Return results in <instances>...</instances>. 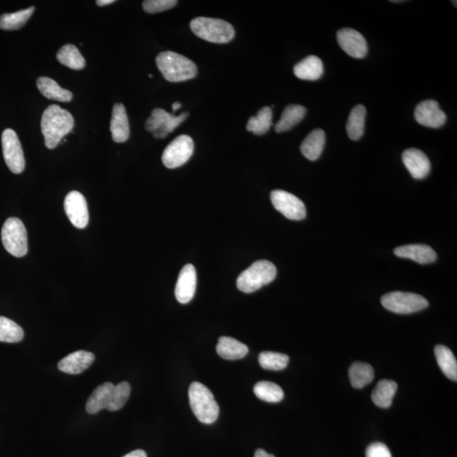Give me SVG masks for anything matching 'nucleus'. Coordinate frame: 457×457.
Instances as JSON below:
<instances>
[{"instance_id": "20e7f679", "label": "nucleus", "mask_w": 457, "mask_h": 457, "mask_svg": "<svg viewBox=\"0 0 457 457\" xmlns=\"http://www.w3.org/2000/svg\"><path fill=\"white\" fill-rule=\"evenodd\" d=\"M190 28L195 35L215 43L231 42L235 35L234 28L220 19L197 17L191 21Z\"/></svg>"}, {"instance_id": "4be33fe9", "label": "nucleus", "mask_w": 457, "mask_h": 457, "mask_svg": "<svg viewBox=\"0 0 457 457\" xmlns=\"http://www.w3.org/2000/svg\"><path fill=\"white\" fill-rule=\"evenodd\" d=\"M216 350L217 353L226 360H238L249 353V347L245 344L227 336L220 337Z\"/></svg>"}, {"instance_id": "a211bd4d", "label": "nucleus", "mask_w": 457, "mask_h": 457, "mask_svg": "<svg viewBox=\"0 0 457 457\" xmlns=\"http://www.w3.org/2000/svg\"><path fill=\"white\" fill-rule=\"evenodd\" d=\"M95 355L89 351H77L64 358L59 362L58 368L69 374H79L88 369L95 362Z\"/></svg>"}, {"instance_id": "58836bf2", "label": "nucleus", "mask_w": 457, "mask_h": 457, "mask_svg": "<svg viewBox=\"0 0 457 457\" xmlns=\"http://www.w3.org/2000/svg\"><path fill=\"white\" fill-rule=\"evenodd\" d=\"M123 457H148V456L147 454H146V452L144 451H142V449H137V451L130 452L129 454H127Z\"/></svg>"}, {"instance_id": "5701e85b", "label": "nucleus", "mask_w": 457, "mask_h": 457, "mask_svg": "<svg viewBox=\"0 0 457 457\" xmlns=\"http://www.w3.org/2000/svg\"><path fill=\"white\" fill-rule=\"evenodd\" d=\"M325 144V133L316 129L311 132L301 145V152L307 159L315 161L320 158Z\"/></svg>"}, {"instance_id": "f03ea898", "label": "nucleus", "mask_w": 457, "mask_h": 457, "mask_svg": "<svg viewBox=\"0 0 457 457\" xmlns=\"http://www.w3.org/2000/svg\"><path fill=\"white\" fill-rule=\"evenodd\" d=\"M156 65L168 81L181 82L193 79L197 68L188 58L172 51L162 52L156 58Z\"/></svg>"}, {"instance_id": "1a4fd4ad", "label": "nucleus", "mask_w": 457, "mask_h": 457, "mask_svg": "<svg viewBox=\"0 0 457 457\" xmlns=\"http://www.w3.org/2000/svg\"><path fill=\"white\" fill-rule=\"evenodd\" d=\"M194 142L192 137L182 135L168 144L162 155L164 166L175 168L182 166L193 156Z\"/></svg>"}, {"instance_id": "a878e982", "label": "nucleus", "mask_w": 457, "mask_h": 457, "mask_svg": "<svg viewBox=\"0 0 457 457\" xmlns=\"http://www.w3.org/2000/svg\"><path fill=\"white\" fill-rule=\"evenodd\" d=\"M398 388L396 382L389 380H382L374 388L371 396L373 402L380 408H389L391 406L393 398Z\"/></svg>"}, {"instance_id": "7ed1b4c3", "label": "nucleus", "mask_w": 457, "mask_h": 457, "mask_svg": "<svg viewBox=\"0 0 457 457\" xmlns=\"http://www.w3.org/2000/svg\"><path fill=\"white\" fill-rule=\"evenodd\" d=\"M191 408L198 420L212 425L219 418L220 407L211 389L200 382H193L189 387Z\"/></svg>"}, {"instance_id": "a19ab883", "label": "nucleus", "mask_w": 457, "mask_h": 457, "mask_svg": "<svg viewBox=\"0 0 457 457\" xmlns=\"http://www.w3.org/2000/svg\"><path fill=\"white\" fill-rule=\"evenodd\" d=\"M115 3V0H97L96 2L97 5L99 6H106L111 5V3Z\"/></svg>"}, {"instance_id": "9b49d317", "label": "nucleus", "mask_w": 457, "mask_h": 457, "mask_svg": "<svg viewBox=\"0 0 457 457\" xmlns=\"http://www.w3.org/2000/svg\"><path fill=\"white\" fill-rule=\"evenodd\" d=\"M271 198L273 207L287 219L291 220L305 219L307 215L305 204L295 195L286 191L275 190L271 193Z\"/></svg>"}, {"instance_id": "c85d7f7f", "label": "nucleus", "mask_w": 457, "mask_h": 457, "mask_svg": "<svg viewBox=\"0 0 457 457\" xmlns=\"http://www.w3.org/2000/svg\"><path fill=\"white\" fill-rule=\"evenodd\" d=\"M349 378L352 387L362 389L373 380L374 370L369 363L354 362L349 369Z\"/></svg>"}, {"instance_id": "f8f14e48", "label": "nucleus", "mask_w": 457, "mask_h": 457, "mask_svg": "<svg viewBox=\"0 0 457 457\" xmlns=\"http://www.w3.org/2000/svg\"><path fill=\"white\" fill-rule=\"evenodd\" d=\"M65 211L67 217L75 227L84 228L89 221L87 201L84 195L73 191L67 195L65 202Z\"/></svg>"}, {"instance_id": "f3484780", "label": "nucleus", "mask_w": 457, "mask_h": 457, "mask_svg": "<svg viewBox=\"0 0 457 457\" xmlns=\"http://www.w3.org/2000/svg\"><path fill=\"white\" fill-rule=\"evenodd\" d=\"M394 253L397 257L407 258L421 264H432L437 260L436 251L425 244L398 246L394 250Z\"/></svg>"}, {"instance_id": "aec40b11", "label": "nucleus", "mask_w": 457, "mask_h": 457, "mask_svg": "<svg viewBox=\"0 0 457 457\" xmlns=\"http://www.w3.org/2000/svg\"><path fill=\"white\" fill-rule=\"evenodd\" d=\"M114 387L113 384L107 382V383L99 385L93 391L86 405V410L89 414H96L103 409L108 410Z\"/></svg>"}, {"instance_id": "4c0bfd02", "label": "nucleus", "mask_w": 457, "mask_h": 457, "mask_svg": "<svg viewBox=\"0 0 457 457\" xmlns=\"http://www.w3.org/2000/svg\"><path fill=\"white\" fill-rule=\"evenodd\" d=\"M366 457H392L387 445L380 442L369 445L366 449Z\"/></svg>"}, {"instance_id": "dca6fc26", "label": "nucleus", "mask_w": 457, "mask_h": 457, "mask_svg": "<svg viewBox=\"0 0 457 457\" xmlns=\"http://www.w3.org/2000/svg\"><path fill=\"white\" fill-rule=\"evenodd\" d=\"M405 166L414 179H422L428 176L430 172V162L428 157L421 150L409 148L402 153Z\"/></svg>"}, {"instance_id": "39448f33", "label": "nucleus", "mask_w": 457, "mask_h": 457, "mask_svg": "<svg viewBox=\"0 0 457 457\" xmlns=\"http://www.w3.org/2000/svg\"><path fill=\"white\" fill-rule=\"evenodd\" d=\"M277 271L271 262L260 260L255 262L239 275L237 286L245 293H253L260 288L271 283L275 279Z\"/></svg>"}, {"instance_id": "423d86ee", "label": "nucleus", "mask_w": 457, "mask_h": 457, "mask_svg": "<svg viewBox=\"0 0 457 457\" xmlns=\"http://www.w3.org/2000/svg\"><path fill=\"white\" fill-rule=\"evenodd\" d=\"M1 238L3 246L11 255L24 257L28 253V232L18 218H10L3 224Z\"/></svg>"}, {"instance_id": "6ab92c4d", "label": "nucleus", "mask_w": 457, "mask_h": 457, "mask_svg": "<svg viewBox=\"0 0 457 457\" xmlns=\"http://www.w3.org/2000/svg\"><path fill=\"white\" fill-rule=\"evenodd\" d=\"M112 138L115 142L121 144L128 140L130 126L126 108L121 104H116L112 112L110 122Z\"/></svg>"}, {"instance_id": "ddd939ff", "label": "nucleus", "mask_w": 457, "mask_h": 457, "mask_svg": "<svg viewBox=\"0 0 457 457\" xmlns=\"http://www.w3.org/2000/svg\"><path fill=\"white\" fill-rule=\"evenodd\" d=\"M337 42L348 55L362 59L368 54V44L360 32L351 28H343L337 32Z\"/></svg>"}, {"instance_id": "f704fd0d", "label": "nucleus", "mask_w": 457, "mask_h": 457, "mask_svg": "<svg viewBox=\"0 0 457 457\" xmlns=\"http://www.w3.org/2000/svg\"><path fill=\"white\" fill-rule=\"evenodd\" d=\"M289 360L287 355L279 352L263 351L258 357L260 366L266 370H283L286 368Z\"/></svg>"}, {"instance_id": "f257e3e1", "label": "nucleus", "mask_w": 457, "mask_h": 457, "mask_svg": "<svg viewBox=\"0 0 457 457\" xmlns=\"http://www.w3.org/2000/svg\"><path fill=\"white\" fill-rule=\"evenodd\" d=\"M73 127L74 119L70 112L55 104L48 106L44 110L41 121V129L46 147L50 149L57 147L63 137L69 134Z\"/></svg>"}, {"instance_id": "72a5a7b5", "label": "nucleus", "mask_w": 457, "mask_h": 457, "mask_svg": "<svg viewBox=\"0 0 457 457\" xmlns=\"http://www.w3.org/2000/svg\"><path fill=\"white\" fill-rule=\"evenodd\" d=\"M23 329L14 321L0 317V342L17 343L23 340Z\"/></svg>"}, {"instance_id": "e433bc0d", "label": "nucleus", "mask_w": 457, "mask_h": 457, "mask_svg": "<svg viewBox=\"0 0 457 457\" xmlns=\"http://www.w3.org/2000/svg\"><path fill=\"white\" fill-rule=\"evenodd\" d=\"M176 0H147L142 3L145 12L155 14L173 8L177 5Z\"/></svg>"}, {"instance_id": "393cba45", "label": "nucleus", "mask_w": 457, "mask_h": 457, "mask_svg": "<svg viewBox=\"0 0 457 457\" xmlns=\"http://www.w3.org/2000/svg\"><path fill=\"white\" fill-rule=\"evenodd\" d=\"M307 110L299 104H290L284 108L282 117L275 126V132L282 133L293 128L305 117Z\"/></svg>"}, {"instance_id": "bb28decb", "label": "nucleus", "mask_w": 457, "mask_h": 457, "mask_svg": "<svg viewBox=\"0 0 457 457\" xmlns=\"http://www.w3.org/2000/svg\"><path fill=\"white\" fill-rule=\"evenodd\" d=\"M438 364L442 372L449 380L457 381V362L453 352L443 344H437L434 348Z\"/></svg>"}, {"instance_id": "79ce46f5", "label": "nucleus", "mask_w": 457, "mask_h": 457, "mask_svg": "<svg viewBox=\"0 0 457 457\" xmlns=\"http://www.w3.org/2000/svg\"><path fill=\"white\" fill-rule=\"evenodd\" d=\"M182 108V104L178 102L173 104V106H172V110H173V112L178 110L179 108Z\"/></svg>"}, {"instance_id": "0eeeda50", "label": "nucleus", "mask_w": 457, "mask_h": 457, "mask_svg": "<svg viewBox=\"0 0 457 457\" xmlns=\"http://www.w3.org/2000/svg\"><path fill=\"white\" fill-rule=\"evenodd\" d=\"M381 303L385 309L399 314L420 312L429 307V302L422 295L402 291L391 292L383 295Z\"/></svg>"}, {"instance_id": "9d476101", "label": "nucleus", "mask_w": 457, "mask_h": 457, "mask_svg": "<svg viewBox=\"0 0 457 457\" xmlns=\"http://www.w3.org/2000/svg\"><path fill=\"white\" fill-rule=\"evenodd\" d=\"M3 155L7 166L14 174H21L25 170V158L20 140L12 129L2 133Z\"/></svg>"}, {"instance_id": "412c9836", "label": "nucleus", "mask_w": 457, "mask_h": 457, "mask_svg": "<svg viewBox=\"0 0 457 457\" xmlns=\"http://www.w3.org/2000/svg\"><path fill=\"white\" fill-rule=\"evenodd\" d=\"M324 65L317 56L310 55L294 66L295 76L301 80L316 81L323 76Z\"/></svg>"}, {"instance_id": "c9c22d12", "label": "nucleus", "mask_w": 457, "mask_h": 457, "mask_svg": "<svg viewBox=\"0 0 457 457\" xmlns=\"http://www.w3.org/2000/svg\"><path fill=\"white\" fill-rule=\"evenodd\" d=\"M130 385L128 382H121L117 385H115L113 391H112L111 402L108 410L115 411L124 407L129 399L130 394Z\"/></svg>"}, {"instance_id": "ea45409f", "label": "nucleus", "mask_w": 457, "mask_h": 457, "mask_svg": "<svg viewBox=\"0 0 457 457\" xmlns=\"http://www.w3.org/2000/svg\"><path fill=\"white\" fill-rule=\"evenodd\" d=\"M254 457H275L272 454H269L267 451H265L263 449H257L254 454Z\"/></svg>"}, {"instance_id": "c756f323", "label": "nucleus", "mask_w": 457, "mask_h": 457, "mask_svg": "<svg viewBox=\"0 0 457 457\" xmlns=\"http://www.w3.org/2000/svg\"><path fill=\"white\" fill-rule=\"evenodd\" d=\"M57 59L63 66L76 70L84 68L86 65L85 59L73 44H66L59 50Z\"/></svg>"}, {"instance_id": "2eb2a0df", "label": "nucleus", "mask_w": 457, "mask_h": 457, "mask_svg": "<svg viewBox=\"0 0 457 457\" xmlns=\"http://www.w3.org/2000/svg\"><path fill=\"white\" fill-rule=\"evenodd\" d=\"M197 273L193 264H186L179 273L175 294L179 302L186 304L192 301L196 292Z\"/></svg>"}, {"instance_id": "7c9ffc66", "label": "nucleus", "mask_w": 457, "mask_h": 457, "mask_svg": "<svg viewBox=\"0 0 457 457\" xmlns=\"http://www.w3.org/2000/svg\"><path fill=\"white\" fill-rule=\"evenodd\" d=\"M35 10V7L32 6L28 9L19 10L17 12L2 14L0 17V29L11 31L24 27Z\"/></svg>"}, {"instance_id": "4468645a", "label": "nucleus", "mask_w": 457, "mask_h": 457, "mask_svg": "<svg viewBox=\"0 0 457 457\" xmlns=\"http://www.w3.org/2000/svg\"><path fill=\"white\" fill-rule=\"evenodd\" d=\"M414 116L418 123L430 128H440L447 121V115L434 100H425L418 104Z\"/></svg>"}, {"instance_id": "2f4dec72", "label": "nucleus", "mask_w": 457, "mask_h": 457, "mask_svg": "<svg viewBox=\"0 0 457 457\" xmlns=\"http://www.w3.org/2000/svg\"><path fill=\"white\" fill-rule=\"evenodd\" d=\"M273 112L271 107L261 108L256 116L247 122L246 130L255 135L267 133L272 126Z\"/></svg>"}, {"instance_id": "b1692460", "label": "nucleus", "mask_w": 457, "mask_h": 457, "mask_svg": "<svg viewBox=\"0 0 457 457\" xmlns=\"http://www.w3.org/2000/svg\"><path fill=\"white\" fill-rule=\"evenodd\" d=\"M37 88L48 99L68 103L72 100V93L69 90L59 87L55 80L48 77H39L37 81Z\"/></svg>"}, {"instance_id": "473e14b6", "label": "nucleus", "mask_w": 457, "mask_h": 457, "mask_svg": "<svg viewBox=\"0 0 457 457\" xmlns=\"http://www.w3.org/2000/svg\"><path fill=\"white\" fill-rule=\"evenodd\" d=\"M253 391L257 398L267 402H280L284 398L283 389L272 382H258L254 387Z\"/></svg>"}, {"instance_id": "cd10ccee", "label": "nucleus", "mask_w": 457, "mask_h": 457, "mask_svg": "<svg viewBox=\"0 0 457 457\" xmlns=\"http://www.w3.org/2000/svg\"><path fill=\"white\" fill-rule=\"evenodd\" d=\"M366 115V108L362 104L352 108L347 123V134L351 140L360 139L364 133Z\"/></svg>"}, {"instance_id": "6e6552de", "label": "nucleus", "mask_w": 457, "mask_h": 457, "mask_svg": "<svg viewBox=\"0 0 457 457\" xmlns=\"http://www.w3.org/2000/svg\"><path fill=\"white\" fill-rule=\"evenodd\" d=\"M188 115L189 114L185 112L181 115L175 116L162 108H157L152 111L151 116L146 121L145 128L148 132L152 133L156 139H162L177 128Z\"/></svg>"}]
</instances>
